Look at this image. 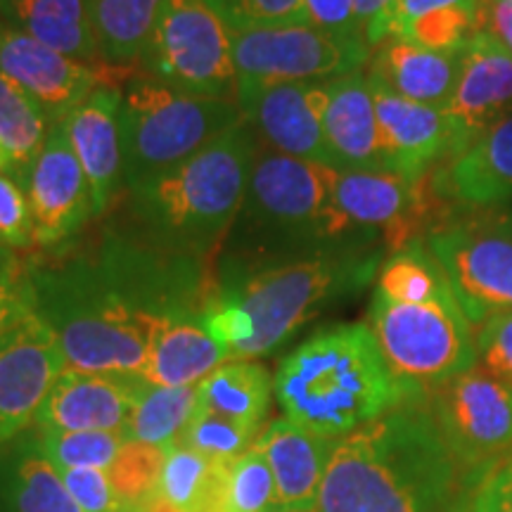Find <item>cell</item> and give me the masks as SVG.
Instances as JSON below:
<instances>
[{
  "instance_id": "5bb4252c",
  "label": "cell",
  "mask_w": 512,
  "mask_h": 512,
  "mask_svg": "<svg viewBox=\"0 0 512 512\" xmlns=\"http://www.w3.org/2000/svg\"><path fill=\"white\" fill-rule=\"evenodd\" d=\"M325 102V81L238 83L240 110L271 150L332 166L323 128Z\"/></svg>"
},
{
  "instance_id": "f1b7e54d",
  "label": "cell",
  "mask_w": 512,
  "mask_h": 512,
  "mask_svg": "<svg viewBox=\"0 0 512 512\" xmlns=\"http://www.w3.org/2000/svg\"><path fill=\"white\" fill-rule=\"evenodd\" d=\"M228 463L211 460L190 446L164 448L155 484V503L169 512H221L223 479Z\"/></svg>"
},
{
  "instance_id": "e0dca14e",
  "label": "cell",
  "mask_w": 512,
  "mask_h": 512,
  "mask_svg": "<svg viewBox=\"0 0 512 512\" xmlns=\"http://www.w3.org/2000/svg\"><path fill=\"white\" fill-rule=\"evenodd\" d=\"M119 72L117 67H93L57 53L0 19V74L29 93L53 121L67 117Z\"/></svg>"
},
{
  "instance_id": "d6a6232c",
  "label": "cell",
  "mask_w": 512,
  "mask_h": 512,
  "mask_svg": "<svg viewBox=\"0 0 512 512\" xmlns=\"http://www.w3.org/2000/svg\"><path fill=\"white\" fill-rule=\"evenodd\" d=\"M197 411V384L190 387H157L145 380L124 439L133 444L166 448L176 444Z\"/></svg>"
},
{
  "instance_id": "9c48e42d",
  "label": "cell",
  "mask_w": 512,
  "mask_h": 512,
  "mask_svg": "<svg viewBox=\"0 0 512 512\" xmlns=\"http://www.w3.org/2000/svg\"><path fill=\"white\" fill-rule=\"evenodd\" d=\"M138 67L176 91L238 100L233 36L207 0H164Z\"/></svg>"
},
{
  "instance_id": "11a10c76",
  "label": "cell",
  "mask_w": 512,
  "mask_h": 512,
  "mask_svg": "<svg viewBox=\"0 0 512 512\" xmlns=\"http://www.w3.org/2000/svg\"><path fill=\"white\" fill-rule=\"evenodd\" d=\"M508 3H512V0H508Z\"/></svg>"
},
{
  "instance_id": "4fadbf2b",
  "label": "cell",
  "mask_w": 512,
  "mask_h": 512,
  "mask_svg": "<svg viewBox=\"0 0 512 512\" xmlns=\"http://www.w3.org/2000/svg\"><path fill=\"white\" fill-rule=\"evenodd\" d=\"M17 181L27 192L34 216L36 247L64 245L95 216L91 183L60 121H55L41 152Z\"/></svg>"
},
{
  "instance_id": "f546056e",
  "label": "cell",
  "mask_w": 512,
  "mask_h": 512,
  "mask_svg": "<svg viewBox=\"0 0 512 512\" xmlns=\"http://www.w3.org/2000/svg\"><path fill=\"white\" fill-rule=\"evenodd\" d=\"M273 396V377L256 361H228L197 384V408L261 432Z\"/></svg>"
},
{
  "instance_id": "1f68e13d",
  "label": "cell",
  "mask_w": 512,
  "mask_h": 512,
  "mask_svg": "<svg viewBox=\"0 0 512 512\" xmlns=\"http://www.w3.org/2000/svg\"><path fill=\"white\" fill-rule=\"evenodd\" d=\"M377 292L392 302L430 304L456 299L451 280L425 240L394 249L377 271Z\"/></svg>"
},
{
  "instance_id": "f5cc1de1",
  "label": "cell",
  "mask_w": 512,
  "mask_h": 512,
  "mask_svg": "<svg viewBox=\"0 0 512 512\" xmlns=\"http://www.w3.org/2000/svg\"><path fill=\"white\" fill-rule=\"evenodd\" d=\"M0 169L8 171V162H5V155H3V152H0Z\"/></svg>"
},
{
  "instance_id": "8d00e7d4",
  "label": "cell",
  "mask_w": 512,
  "mask_h": 512,
  "mask_svg": "<svg viewBox=\"0 0 512 512\" xmlns=\"http://www.w3.org/2000/svg\"><path fill=\"white\" fill-rule=\"evenodd\" d=\"M38 446L55 467H93L110 472L124 451L119 432H38Z\"/></svg>"
},
{
  "instance_id": "8fae6325",
  "label": "cell",
  "mask_w": 512,
  "mask_h": 512,
  "mask_svg": "<svg viewBox=\"0 0 512 512\" xmlns=\"http://www.w3.org/2000/svg\"><path fill=\"white\" fill-rule=\"evenodd\" d=\"M238 83L330 81L366 69L370 48L363 38L328 34L313 24L230 29Z\"/></svg>"
},
{
  "instance_id": "603a6c76",
  "label": "cell",
  "mask_w": 512,
  "mask_h": 512,
  "mask_svg": "<svg viewBox=\"0 0 512 512\" xmlns=\"http://www.w3.org/2000/svg\"><path fill=\"white\" fill-rule=\"evenodd\" d=\"M335 444V439L320 437L290 418L268 422L261 430L254 446L271 467L280 508H316Z\"/></svg>"
},
{
  "instance_id": "8992f818",
  "label": "cell",
  "mask_w": 512,
  "mask_h": 512,
  "mask_svg": "<svg viewBox=\"0 0 512 512\" xmlns=\"http://www.w3.org/2000/svg\"><path fill=\"white\" fill-rule=\"evenodd\" d=\"M337 169L259 145L245 200L223 240L219 266H247L370 233L349 226L335 202Z\"/></svg>"
},
{
  "instance_id": "4dcf8cb0",
  "label": "cell",
  "mask_w": 512,
  "mask_h": 512,
  "mask_svg": "<svg viewBox=\"0 0 512 512\" xmlns=\"http://www.w3.org/2000/svg\"><path fill=\"white\" fill-rule=\"evenodd\" d=\"M102 62L107 67H138L164 0H88Z\"/></svg>"
},
{
  "instance_id": "3957f363",
  "label": "cell",
  "mask_w": 512,
  "mask_h": 512,
  "mask_svg": "<svg viewBox=\"0 0 512 512\" xmlns=\"http://www.w3.org/2000/svg\"><path fill=\"white\" fill-rule=\"evenodd\" d=\"M273 394L285 418L335 441L425 396L396 380L368 323L330 325L299 344L280 363Z\"/></svg>"
},
{
  "instance_id": "277c9868",
  "label": "cell",
  "mask_w": 512,
  "mask_h": 512,
  "mask_svg": "<svg viewBox=\"0 0 512 512\" xmlns=\"http://www.w3.org/2000/svg\"><path fill=\"white\" fill-rule=\"evenodd\" d=\"M36 316L53 330L64 366L83 373H143L159 320L138 306L100 256L27 266Z\"/></svg>"
},
{
  "instance_id": "7402d4cb",
  "label": "cell",
  "mask_w": 512,
  "mask_h": 512,
  "mask_svg": "<svg viewBox=\"0 0 512 512\" xmlns=\"http://www.w3.org/2000/svg\"><path fill=\"white\" fill-rule=\"evenodd\" d=\"M325 140L339 171H392L384 155L375 95L368 74L358 72L325 81Z\"/></svg>"
},
{
  "instance_id": "d4e9b609",
  "label": "cell",
  "mask_w": 512,
  "mask_h": 512,
  "mask_svg": "<svg viewBox=\"0 0 512 512\" xmlns=\"http://www.w3.org/2000/svg\"><path fill=\"white\" fill-rule=\"evenodd\" d=\"M366 74L394 95L446 110L460 76V53H432L401 38H387L370 50Z\"/></svg>"
},
{
  "instance_id": "52a82bcc",
  "label": "cell",
  "mask_w": 512,
  "mask_h": 512,
  "mask_svg": "<svg viewBox=\"0 0 512 512\" xmlns=\"http://www.w3.org/2000/svg\"><path fill=\"white\" fill-rule=\"evenodd\" d=\"M242 121L238 100L183 93L147 74L128 76L119 110L124 188L174 169Z\"/></svg>"
},
{
  "instance_id": "ab89813d",
  "label": "cell",
  "mask_w": 512,
  "mask_h": 512,
  "mask_svg": "<svg viewBox=\"0 0 512 512\" xmlns=\"http://www.w3.org/2000/svg\"><path fill=\"white\" fill-rule=\"evenodd\" d=\"M162 458L164 448H152L126 441L124 451H121L117 463L112 465V470L107 475H110L114 486H117V491L124 496L128 505L143 501L147 494L155 491Z\"/></svg>"
},
{
  "instance_id": "681fc988",
  "label": "cell",
  "mask_w": 512,
  "mask_h": 512,
  "mask_svg": "<svg viewBox=\"0 0 512 512\" xmlns=\"http://www.w3.org/2000/svg\"><path fill=\"white\" fill-rule=\"evenodd\" d=\"M484 29L494 34L512 55V3L508 0H482Z\"/></svg>"
},
{
  "instance_id": "db71d44e",
  "label": "cell",
  "mask_w": 512,
  "mask_h": 512,
  "mask_svg": "<svg viewBox=\"0 0 512 512\" xmlns=\"http://www.w3.org/2000/svg\"><path fill=\"white\" fill-rule=\"evenodd\" d=\"M505 216H508V219H510V221H512V211H510V214H505Z\"/></svg>"
},
{
  "instance_id": "ffe728a7",
  "label": "cell",
  "mask_w": 512,
  "mask_h": 512,
  "mask_svg": "<svg viewBox=\"0 0 512 512\" xmlns=\"http://www.w3.org/2000/svg\"><path fill=\"white\" fill-rule=\"evenodd\" d=\"M370 88L389 169L408 178H425L434 164L458 157L456 131L444 110L401 98L375 81H370Z\"/></svg>"
},
{
  "instance_id": "d6986e66",
  "label": "cell",
  "mask_w": 512,
  "mask_h": 512,
  "mask_svg": "<svg viewBox=\"0 0 512 512\" xmlns=\"http://www.w3.org/2000/svg\"><path fill=\"white\" fill-rule=\"evenodd\" d=\"M444 112L456 131L458 155L512 114V55L486 29L460 53L456 91Z\"/></svg>"
},
{
  "instance_id": "f907efd6",
  "label": "cell",
  "mask_w": 512,
  "mask_h": 512,
  "mask_svg": "<svg viewBox=\"0 0 512 512\" xmlns=\"http://www.w3.org/2000/svg\"><path fill=\"white\" fill-rule=\"evenodd\" d=\"M24 271H27V264L19 259V254L15 252V249L0 245V278H5V275L24 273Z\"/></svg>"
},
{
  "instance_id": "bcb514c9",
  "label": "cell",
  "mask_w": 512,
  "mask_h": 512,
  "mask_svg": "<svg viewBox=\"0 0 512 512\" xmlns=\"http://www.w3.org/2000/svg\"><path fill=\"white\" fill-rule=\"evenodd\" d=\"M34 311L27 271L0 278V337L8 335L22 318Z\"/></svg>"
},
{
  "instance_id": "f35d334b",
  "label": "cell",
  "mask_w": 512,
  "mask_h": 512,
  "mask_svg": "<svg viewBox=\"0 0 512 512\" xmlns=\"http://www.w3.org/2000/svg\"><path fill=\"white\" fill-rule=\"evenodd\" d=\"M207 5L233 31L311 24L304 0H207Z\"/></svg>"
},
{
  "instance_id": "7a4b0ae2",
  "label": "cell",
  "mask_w": 512,
  "mask_h": 512,
  "mask_svg": "<svg viewBox=\"0 0 512 512\" xmlns=\"http://www.w3.org/2000/svg\"><path fill=\"white\" fill-rule=\"evenodd\" d=\"M465 475L425 396L337 439L316 512H458Z\"/></svg>"
},
{
  "instance_id": "836d02e7",
  "label": "cell",
  "mask_w": 512,
  "mask_h": 512,
  "mask_svg": "<svg viewBox=\"0 0 512 512\" xmlns=\"http://www.w3.org/2000/svg\"><path fill=\"white\" fill-rule=\"evenodd\" d=\"M55 121L15 81L0 74V152L8 171L19 178L46 143Z\"/></svg>"
},
{
  "instance_id": "7bdbcfd3",
  "label": "cell",
  "mask_w": 512,
  "mask_h": 512,
  "mask_svg": "<svg viewBox=\"0 0 512 512\" xmlns=\"http://www.w3.org/2000/svg\"><path fill=\"white\" fill-rule=\"evenodd\" d=\"M458 512H512V456L467 479Z\"/></svg>"
},
{
  "instance_id": "ac0fdd59",
  "label": "cell",
  "mask_w": 512,
  "mask_h": 512,
  "mask_svg": "<svg viewBox=\"0 0 512 512\" xmlns=\"http://www.w3.org/2000/svg\"><path fill=\"white\" fill-rule=\"evenodd\" d=\"M145 377L133 373H83L64 368L38 408V432L124 434Z\"/></svg>"
},
{
  "instance_id": "44dd1931",
  "label": "cell",
  "mask_w": 512,
  "mask_h": 512,
  "mask_svg": "<svg viewBox=\"0 0 512 512\" xmlns=\"http://www.w3.org/2000/svg\"><path fill=\"white\" fill-rule=\"evenodd\" d=\"M119 110L121 86L102 83L81 105L60 119L69 145L91 183L95 216L105 214L117 192L124 188Z\"/></svg>"
},
{
  "instance_id": "816d5d0a",
  "label": "cell",
  "mask_w": 512,
  "mask_h": 512,
  "mask_svg": "<svg viewBox=\"0 0 512 512\" xmlns=\"http://www.w3.org/2000/svg\"><path fill=\"white\" fill-rule=\"evenodd\" d=\"M278 512H316V508H280Z\"/></svg>"
},
{
  "instance_id": "d590c367",
  "label": "cell",
  "mask_w": 512,
  "mask_h": 512,
  "mask_svg": "<svg viewBox=\"0 0 512 512\" xmlns=\"http://www.w3.org/2000/svg\"><path fill=\"white\" fill-rule=\"evenodd\" d=\"M482 29V10L444 8L411 19L392 38H401V41L432 50V53L458 55L472 41V36Z\"/></svg>"
},
{
  "instance_id": "e575fe53",
  "label": "cell",
  "mask_w": 512,
  "mask_h": 512,
  "mask_svg": "<svg viewBox=\"0 0 512 512\" xmlns=\"http://www.w3.org/2000/svg\"><path fill=\"white\" fill-rule=\"evenodd\" d=\"M278 489L268 460L252 446L240 458L230 460L223 479L221 512H278Z\"/></svg>"
},
{
  "instance_id": "2e32d148",
  "label": "cell",
  "mask_w": 512,
  "mask_h": 512,
  "mask_svg": "<svg viewBox=\"0 0 512 512\" xmlns=\"http://www.w3.org/2000/svg\"><path fill=\"white\" fill-rule=\"evenodd\" d=\"M427 178H408L396 171L337 169V209L358 233H382L394 252L418 240V230L430 216Z\"/></svg>"
},
{
  "instance_id": "5b68a950",
  "label": "cell",
  "mask_w": 512,
  "mask_h": 512,
  "mask_svg": "<svg viewBox=\"0 0 512 512\" xmlns=\"http://www.w3.org/2000/svg\"><path fill=\"white\" fill-rule=\"evenodd\" d=\"M256 150L245 119L174 169L128 190L138 238L204 261L219 254L245 200Z\"/></svg>"
},
{
  "instance_id": "6da1fadb",
  "label": "cell",
  "mask_w": 512,
  "mask_h": 512,
  "mask_svg": "<svg viewBox=\"0 0 512 512\" xmlns=\"http://www.w3.org/2000/svg\"><path fill=\"white\" fill-rule=\"evenodd\" d=\"M380 266V252L358 238L247 266H219L204 323L230 361L268 356L332 302L363 290Z\"/></svg>"
},
{
  "instance_id": "7c38bea8",
  "label": "cell",
  "mask_w": 512,
  "mask_h": 512,
  "mask_svg": "<svg viewBox=\"0 0 512 512\" xmlns=\"http://www.w3.org/2000/svg\"><path fill=\"white\" fill-rule=\"evenodd\" d=\"M427 247L437 256L472 328L512 311V221L508 216L460 221L432 230Z\"/></svg>"
},
{
  "instance_id": "60d3db41",
  "label": "cell",
  "mask_w": 512,
  "mask_h": 512,
  "mask_svg": "<svg viewBox=\"0 0 512 512\" xmlns=\"http://www.w3.org/2000/svg\"><path fill=\"white\" fill-rule=\"evenodd\" d=\"M0 245L15 252L36 247L34 216H31L27 192L5 169H0Z\"/></svg>"
},
{
  "instance_id": "b9f144b4",
  "label": "cell",
  "mask_w": 512,
  "mask_h": 512,
  "mask_svg": "<svg viewBox=\"0 0 512 512\" xmlns=\"http://www.w3.org/2000/svg\"><path fill=\"white\" fill-rule=\"evenodd\" d=\"M60 477L81 512H131L124 496L119 494L105 470L64 467V470H60Z\"/></svg>"
},
{
  "instance_id": "ba28073f",
  "label": "cell",
  "mask_w": 512,
  "mask_h": 512,
  "mask_svg": "<svg viewBox=\"0 0 512 512\" xmlns=\"http://www.w3.org/2000/svg\"><path fill=\"white\" fill-rule=\"evenodd\" d=\"M368 325L396 380L415 394L477 366L475 332L458 299L401 304L375 290Z\"/></svg>"
},
{
  "instance_id": "c3c4849f",
  "label": "cell",
  "mask_w": 512,
  "mask_h": 512,
  "mask_svg": "<svg viewBox=\"0 0 512 512\" xmlns=\"http://www.w3.org/2000/svg\"><path fill=\"white\" fill-rule=\"evenodd\" d=\"M394 0H354V15L363 41L373 50L387 41V17Z\"/></svg>"
},
{
  "instance_id": "7dc6e473",
  "label": "cell",
  "mask_w": 512,
  "mask_h": 512,
  "mask_svg": "<svg viewBox=\"0 0 512 512\" xmlns=\"http://www.w3.org/2000/svg\"><path fill=\"white\" fill-rule=\"evenodd\" d=\"M444 8L482 10V0H394L387 17V38H392L396 31H399L406 22H411V19Z\"/></svg>"
},
{
  "instance_id": "74e56055",
  "label": "cell",
  "mask_w": 512,
  "mask_h": 512,
  "mask_svg": "<svg viewBox=\"0 0 512 512\" xmlns=\"http://www.w3.org/2000/svg\"><path fill=\"white\" fill-rule=\"evenodd\" d=\"M259 434L261 432L249 430V427L238 425V422L226 420L221 418V415L197 408L178 441L211 460L230 463V460L240 458L242 453H247L249 448L256 444Z\"/></svg>"
},
{
  "instance_id": "484cf974",
  "label": "cell",
  "mask_w": 512,
  "mask_h": 512,
  "mask_svg": "<svg viewBox=\"0 0 512 512\" xmlns=\"http://www.w3.org/2000/svg\"><path fill=\"white\" fill-rule=\"evenodd\" d=\"M0 512H81L60 470L43 456L36 430L0 446Z\"/></svg>"
},
{
  "instance_id": "ee69618b",
  "label": "cell",
  "mask_w": 512,
  "mask_h": 512,
  "mask_svg": "<svg viewBox=\"0 0 512 512\" xmlns=\"http://www.w3.org/2000/svg\"><path fill=\"white\" fill-rule=\"evenodd\" d=\"M477 363L512 384V311L486 318L475 332Z\"/></svg>"
},
{
  "instance_id": "83f0119b",
  "label": "cell",
  "mask_w": 512,
  "mask_h": 512,
  "mask_svg": "<svg viewBox=\"0 0 512 512\" xmlns=\"http://www.w3.org/2000/svg\"><path fill=\"white\" fill-rule=\"evenodd\" d=\"M228 361V349L211 335L204 316L176 318L157 332L140 377L157 387H190Z\"/></svg>"
},
{
  "instance_id": "9a60e30c",
  "label": "cell",
  "mask_w": 512,
  "mask_h": 512,
  "mask_svg": "<svg viewBox=\"0 0 512 512\" xmlns=\"http://www.w3.org/2000/svg\"><path fill=\"white\" fill-rule=\"evenodd\" d=\"M64 366L53 330L31 311L0 337V446L34 427Z\"/></svg>"
},
{
  "instance_id": "cb8c5ba5",
  "label": "cell",
  "mask_w": 512,
  "mask_h": 512,
  "mask_svg": "<svg viewBox=\"0 0 512 512\" xmlns=\"http://www.w3.org/2000/svg\"><path fill=\"white\" fill-rule=\"evenodd\" d=\"M434 188L463 209H491L512 200V114L475 140L437 174Z\"/></svg>"
},
{
  "instance_id": "30bf717a",
  "label": "cell",
  "mask_w": 512,
  "mask_h": 512,
  "mask_svg": "<svg viewBox=\"0 0 512 512\" xmlns=\"http://www.w3.org/2000/svg\"><path fill=\"white\" fill-rule=\"evenodd\" d=\"M425 406L465 482L512 456V384L479 363L427 389Z\"/></svg>"
},
{
  "instance_id": "4316f807",
  "label": "cell",
  "mask_w": 512,
  "mask_h": 512,
  "mask_svg": "<svg viewBox=\"0 0 512 512\" xmlns=\"http://www.w3.org/2000/svg\"><path fill=\"white\" fill-rule=\"evenodd\" d=\"M0 19L74 60L102 62L88 0H0Z\"/></svg>"
},
{
  "instance_id": "f6af8a7d",
  "label": "cell",
  "mask_w": 512,
  "mask_h": 512,
  "mask_svg": "<svg viewBox=\"0 0 512 512\" xmlns=\"http://www.w3.org/2000/svg\"><path fill=\"white\" fill-rule=\"evenodd\" d=\"M313 27L328 34L363 38L354 15V0H304Z\"/></svg>"
}]
</instances>
